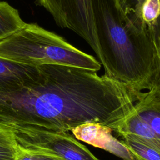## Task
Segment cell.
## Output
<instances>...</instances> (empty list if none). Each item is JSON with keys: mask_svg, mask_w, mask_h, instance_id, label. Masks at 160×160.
<instances>
[{"mask_svg": "<svg viewBox=\"0 0 160 160\" xmlns=\"http://www.w3.org/2000/svg\"><path fill=\"white\" fill-rule=\"evenodd\" d=\"M99 60L104 74L126 86L138 99L148 90L154 51L148 28L139 26L118 0H91Z\"/></svg>", "mask_w": 160, "mask_h": 160, "instance_id": "obj_1", "label": "cell"}, {"mask_svg": "<svg viewBox=\"0 0 160 160\" xmlns=\"http://www.w3.org/2000/svg\"><path fill=\"white\" fill-rule=\"evenodd\" d=\"M0 57L32 66L59 64L96 72L101 67L93 56L34 23H26L16 32L0 40Z\"/></svg>", "mask_w": 160, "mask_h": 160, "instance_id": "obj_2", "label": "cell"}, {"mask_svg": "<svg viewBox=\"0 0 160 160\" xmlns=\"http://www.w3.org/2000/svg\"><path fill=\"white\" fill-rule=\"evenodd\" d=\"M8 126L21 146L53 160H99L68 132L33 126Z\"/></svg>", "mask_w": 160, "mask_h": 160, "instance_id": "obj_3", "label": "cell"}, {"mask_svg": "<svg viewBox=\"0 0 160 160\" xmlns=\"http://www.w3.org/2000/svg\"><path fill=\"white\" fill-rule=\"evenodd\" d=\"M35 3L43 7L58 26L72 31L84 39L99 59L91 0H35Z\"/></svg>", "mask_w": 160, "mask_h": 160, "instance_id": "obj_4", "label": "cell"}, {"mask_svg": "<svg viewBox=\"0 0 160 160\" xmlns=\"http://www.w3.org/2000/svg\"><path fill=\"white\" fill-rule=\"evenodd\" d=\"M71 131L78 140L106 150L123 160H134L127 147L112 135V129L107 126L88 122Z\"/></svg>", "mask_w": 160, "mask_h": 160, "instance_id": "obj_5", "label": "cell"}, {"mask_svg": "<svg viewBox=\"0 0 160 160\" xmlns=\"http://www.w3.org/2000/svg\"><path fill=\"white\" fill-rule=\"evenodd\" d=\"M40 72V66L21 64L0 57V91H12L27 86L38 79Z\"/></svg>", "mask_w": 160, "mask_h": 160, "instance_id": "obj_6", "label": "cell"}, {"mask_svg": "<svg viewBox=\"0 0 160 160\" xmlns=\"http://www.w3.org/2000/svg\"><path fill=\"white\" fill-rule=\"evenodd\" d=\"M117 134H126L160 151V140L151 126L134 111L124 121Z\"/></svg>", "mask_w": 160, "mask_h": 160, "instance_id": "obj_7", "label": "cell"}, {"mask_svg": "<svg viewBox=\"0 0 160 160\" xmlns=\"http://www.w3.org/2000/svg\"><path fill=\"white\" fill-rule=\"evenodd\" d=\"M147 28L154 51V63L149 88L146 92L160 99V11Z\"/></svg>", "mask_w": 160, "mask_h": 160, "instance_id": "obj_8", "label": "cell"}, {"mask_svg": "<svg viewBox=\"0 0 160 160\" xmlns=\"http://www.w3.org/2000/svg\"><path fill=\"white\" fill-rule=\"evenodd\" d=\"M134 108L138 116L151 126L160 140V99L144 92Z\"/></svg>", "mask_w": 160, "mask_h": 160, "instance_id": "obj_9", "label": "cell"}, {"mask_svg": "<svg viewBox=\"0 0 160 160\" xmlns=\"http://www.w3.org/2000/svg\"><path fill=\"white\" fill-rule=\"evenodd\" d=\"M26 23L18 9L6 1H0V40L16 32Z\"/></svg>", "mask_w": 160, "mask_h": 160, "instance_id": "obj_10", "label": "cell"}, {"mask_svg": "<svg viewBox=\"0 0 160 160\" xmlns=\"http://www.w3.org/2000/svg\"><path fill=\"white\" fill-rule=\"evenodd\" d=\"M121 141L129 151L134 160H160V151L126 134L119 135Z\"/></svg>", "mask_w": 160, "mask_h": 160, "instance_id": "obj_11", "label": "cell"}, {"mask_svg": "<svg viewBox=\"0 0 160 160\" xmlns=\"http://www.w3.org/2000/svg\"><path fill=\"white\" fill-rule=\"evenodd\" d=\"M19 147L12 129L0 122V160H15Z\"/></svg>", "mask_w": 160, "mask_h": 160, "instance_id": "obj_12", "label": "cell"}, {"mask_svg": "<svg viewBox=\"0 0 160 160\" xmlns=\"http://www.w3.org/2000/svg\"><path fill=\"white\" fill-rule=\"evenodd\" d=\"M148 0H118L126 14L138 26L147 28L142 19V9Z\"/></svg>", "mask_w": 160, "mask_h": 160, "instance_id": "obj_13", "label": "cell"}, {"mask_svg": "<svg viewBox=\"0 0 160 160\" xmlns=\"http://www.w3.org/2000/svg\"><path fill=\"white\" fill-rule=\"evenodd\" d=\"M160 11V0H148L142 9V19L148 27L157 18Z\"/></svg>", "mask_w": 160, "mask_h": 160, "instance_id": "obj_14", "label": "cell"}, {"mask_svg": "<svg viewBox=\"0 0 160 160\" xmlns=\"http://www.w3.org/2000/svg\"><path fill=\"white\" fill-rule=\"evenodd\" d=\"M15 160H53L47 156L29 151L19 145V151Z\"/></svg>", "mask_w": 160, "mask_h": 160, "instance_id": "obj_15", "label": "cell"}]
</instances>
